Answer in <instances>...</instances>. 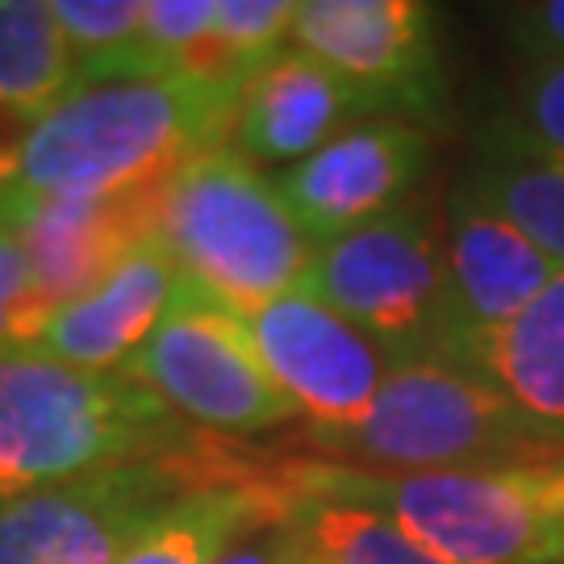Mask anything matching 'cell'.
<instances>
[{
	"label": "cell",
	"mask_w": 564,
	"mask_h": 564,
	"mask_svg": "<svg viewBox=\"0 0 564 564\" xmlns=\"http://www.w3.org/2000/svg\"><path fill=\"white\" fill-rule=\"evenodd\" d=\"M293 477L310 498L393 519L444 564H564V452L452 473L293 460Z\"/></svg>",
	"instance_id": "3957f363"
},
{
	"label": "cell",
	"mask_w": 564,
	"mask_h": 564,
	"mask_svg": "<svg viewBox=\"0 0 564 564\" xmlns=\"http://www.w3.org/2000/svg\"><path fill=\"white\" fill-rule=\"evenodd\" d=\"M284 564H305V561L297 556V552H293V547H289V556H284Z\"/></svg>",
	"instance_id": "83f0119b"
},
{
	"label": "cell",
	"mask_w": 564,
	"mask_h": 564,
	"mask_svg": "<svg viewBox=\"0 0 564 564\" xmlns=\"http://www.w3.org/2000/svg\"><path fill=\"white\" fill-rule=\"evenodd\" d=\"M364 118L368 109L356 88L289 42L242 88L230 147L256 167H293Z\"/></svg>",
	"instance_id": "9a60e30c"
},
{
	"label": "cell",
	"mask_w": 564,
	"mask_h": 564,
	"mask_svg": "<svg viewBox=\"0 0 564 564\" xmlns=\"http://www.w3.org/2000/svg\"><path fill=\"white\" fill-rule=\"evenodd\" d=\"M460 184L564 272V160L531 139L514 113L494 118L477 134Z\"/></svg>",
	"instance_id": "ac0fdd59"
},
{
	"label": "cell",
	"mask_w": 564,
	"mask_h": 564,
	"mask_svg": "<svg viewBox=\"0 0 564 564\" xmlns=\"http://www.w3.org/2000/svg\"><path fill=\"white\" fill-rule=\"evenodd\" d=\"M289 42L351 84L368 118L444 121L447 76L423 0H297Z\"/></svg>",
	"instance_id": "9c48e42d"
},
{
	"label": "cell",
	"mask_w": 564,
	"mask_h": 564,
	"mask_svg": "<svg viewBox=\"0 0 564 564\" xmlns=\"http://www.w3.org/2000/svg\"><path fill=\"white\" fill-rule=\"evenodd\" d=\"M34 121L13 113L0 105V193L13 188L21 176V147H25V134H30Z\"/></svg>",
	"instance_id": "484cf974"
},
{
	"label": "cell",
	"mask_w": 564,
	"mask_h": 564,
	"mask_svg": "<svg viewBox=\"0 0 564 564\" xmlns=\"http://www.w3.org/2000/svg\"><path fill=\"white\" fill-rule=\"evenodd\" d=\"M80 84L51 0H0V105L39 121Z\"/></svg>",
	"instance_id": "d6986e66"
},
{
	"label": "cell",
	"mask_w": 564,
	"mask_h": 564,
	"mask_svg": "<svg viewBox=\"0 0 564 564\" xmlns=\"http://www.w3.org/2000/svg\"><path fill=\"white\" fill-rule=\"evenodd\" d=\"M452 360L481 372L523 419L564 447V272L514 323L460 343Z\"/></svg>",
	"instance_id": "e0dca14e"
},
{
	"label": "cell",
	"mask_w": 564,
	"mask_h": 564,
	"mask_svg": "<svg viewBox=\"0 0 564 564\" xmlns=\"http://www.w3.org/2000/svg\"><path fill=\"white\" fill-rule=\"evenodd\" d=\"M289 556V540H284V531H268L260 540H247L242 547H235L230 556H223L218 564H284Z\"/></svg>",
	"instance_id": "4316f807"
},
{
	"label": "cell",
	"mask_w": 564,
	"mask_h": 564,
	"mask_svg": "<svg viewBox=\"0 0 564 564\" xmlns=\"http://www.w3.org/2000/svg\"><path fill=\"white\" fill-rule=\"evenodd\" d=\"M281 531L305 564H444L377 510L310 494L289 510Z\"/></svg>",
	"instance_id": "ffe728a7"
},
{
	"label": "cell",
	"mask_w": 564,
	"mask_h": 564,
	"mask_svg": "<svg viewBox=\"0 0 564 564\" xmlns=\"http://www.w3.org/2000/svg\"><path fill=\"white\" fill-rule=\"evenodd\" d=\"M302 284L360 326L393 364L447 360L452 351L444 226L423 197L318 242Z\"/></svg>",
	"instance_id": "52a82bcc"
},
{
	"label": "cell",
	"mask_w": 564,
	"mask_h": 564,
	"mask_svg": "<svg viewBox=\"0 0 564 564\" xmlns=\"http://www.w3.org/2000/svg\"><path fill=\"white\" fill-rule=\"evenodd\" d=\"M242 88L193 76L76 84L30 126L18 188L42 197H113L167 184L184 163L230 147Z\"/></svg>",
	"instance_id": "6da1fadb"
},
{
	"label": "cell",
	"mask_w": 564,
	"mask_h": 564,
	"mask_svg": "<svg viewBox=\"0 0 564 564\" xmlns=\"http://www.w3.org/2000/svg\"><path fill=\"white\" fill-rule=\"evenodd\" d=\"M263 456L226 440L34 489L0 510V564H121L172 502L251 473Z\"/></svg>",
	"instance_id": "8992f818"
},
{
	"label": "cell",
	"mask_w": 564,
	"mask_h": 564,
	"mask_svg": "<svg viewBox=\"0 0 564 564\" xmlns=\"http://www.w3.org/2000/svg\"><path fill=\"white\" fill-rule=\"evenodd\" d=\"M263 372L281 389L305 426H351L377 402L398 364L377 343L330 310L310 289H293L276 302L242 314Z\"/></svg>",
	"instance_id": "30bf717a"
},
{
	"label": "cell",
	"mask_w": 564,
	"mask_h": 564,
	"mask_svg": "<svg viewBox=\"0 0 564 564\" xmlns=\"http://www.w3.org/2000/svg\"><path fill=\"white\" fill-rule=\"evenodd\" d=\"M502 30L510 39V51L523 59V67L564 63V0L506 4Z\"/></svg>",
	"instance_id": "cb8c5ba5"
},
{
	"label": "cell",
	"mask_w": 564,
	"mask_h": 564,
	"mask_svg": "<svg viewBox=\"0 0 564 564\" xmlns=\"http://www.w3.org/2000/svg\"><path fill=\"white\" fill-rule=\"evenodd\" d=\"M126 372L0 351V510L34 489L209 444Z\"/></svg>",
	"instance_id": "7a4b0ae2"
},
{
	"label": "cell",
	"mask_w": 564,
	"mask_h": 564,
	"mask_svg": "<svg viewBox=\"0 0 564 564\" xmlns=\"http://www.w3.org/2000/svg\"><path fill=\"white\" fill-rule=\"evenodd\" d=\"M126 377L147 384L184 423L218 440L260 435L297 414L263 372L247 323L188 281L139 356L126 364Z\"/></svg>",
	"instance_id": "ba28073f"
},
{
	"label": "cell",
	"mask_w": 564,
	"mask_h": 564,
	"mask_svg": "<svg viewBox=\"0 0 564 564\" xmlns=\"http://www.w3.org/2000/svg\"><path fill=\"white\" fill-rule=\"evenodd\" d=\"M426 160L431 139L423 126L364 118L302 163L281 167L272 181L305 235L314 242H330L410 202Z\"/></svg>",
	"instance_id": "8fae6325"
},
{
	"label": "cell",
	"mask_w": 564,
	"mask_h": 564,
	"mask_svg": "<svg viewBox=\"0 0 564 564\" xmlns=\"http://www.w3.org/2000/svg\"><path fill=\"white\" fill-rule=\"evenodd\" d=\"M55 305L46 302L39 272L21 239L0 223V351H21L42 335Z\"/></svg>",
	"instance_id": "603a6c76"
},
{
	"label": "cell",
	"mask_w": 564,
	"mask_h": 564,
	"mask_svg": "<svg viewBox=\"0 0 564 564\" xmlns=\"http://www.w3.org/2000/svg\"><path fill=\"white\" fill-rule=\"evenodd\" d=\"M302 502L293 460H260L251 473L193 489L172 502L121 564H218L260 540Z\"/></svg>",
	"instance_id": "2e32d148"
},
{
	"label": "cell",
	"mask_w": 564,
	"mask_h": 564,
	"mask_svg": "<svg viewBox=\"0 0 564 564\" xmlns=\"http://www.w3.org/2000/svg\"><path fill=\"white\" fill-rule=\"evenodd\" d=\"M297 0H218L209 34V80L247 84L276 51L289 46Z\"/></svg>",
	"instance_id": "44dd1931"
},
{
	"label": "cell",
	"mask_w": 564,
	"mask_h": 564,
	"mask_svg": "<svg viewBox=\"0 0 564 564\" xmlns=\"http://www.w3.org/2000/svg\"><path fill=\"white\" fill-rule=\"evenodd\" d=\"M444 256L452 284V351L477 335L514 323L561 276L535 242L477 202L460 181L447 193Z\"/></svg>",
	"instance_id": "4fadbf2b"
},
{
	"label": "cell",
	"mask_w": 564,
	"mask_h": 564,
	"mask_svg": "<svg viewBox=\"0 0 564 564\" xmlns=\"http://www.w3.org/2000/svg\"><path fill=\"white\" fill-rule=\"evenodd\" d=\"M163 184L113 197H42L25 188L0 193V223L30 251L46 302L67 305L155 239Z\"/></svg>",
	"instance_id": "7c38bea8"
},
{
	"label": "cell",
	"mask_w": 564,
	"mask_h": 564,
	"mask_svg": "<svg viewBox=\"0 0 564 564\" xmlns=\"http://www.w3.org/2000/svg\"><path fill=\"white\" fill-rule=\"evenodd\" d=\"M181 284V268L167 260L160 242H142L93 293L59 305L30 351L88 372H126V364L172 310Z\"/></svg>",
	"instance_id": "5bb4252c"
},
{
	"label": "cell",
	"mask_w": 564,
	"mask_h": 564,
	"mask_svg": "<svg viewBox=\"0 0 564 564\" xmlns=\"http://www.w3.org/2000/svg\"><path fill=\"white\" fill-rule=\"evenodd\" d=\"M142 9L147 0H51V13L80 63V84L134 42Z\"/></svg>",
	"instance_id": "7402d4cb"
},
{
	"label": "cell",
	"mask_w": 564,
	"mask_h": 564,
	"mask_svg": "<svg viewBox=\"0 0 564 564\" xmlns=\"http://www.w3.org/2000/svg\"><path fill=\"white\" fill-rule=\"evenodd\" d=\"M155 242L184 281L239 318L302 289L318 251L276 181L235 147L205 151L163 184Z\"/></svg>",
	"instance_id": "277c9868"
},
{
	"label": "cell",
	"mask_w": 564,
	"mask_h": 564,
	"mask_svg": "<svg viewBox=\"0 0 564 564\" xmlns=\"http://www.w3.org/2000/svg\"><path fill=\"white\" fill-rule=\"evenodd\" d=\"M514 118L523 121L531 139H540L552 155L564 160V63L523 67Z\"/></svg>",
	"instance_id": "d4e9b609"
},
{
	"label": "cell",
	"mask_w": 564,
	"mask_h": 564,
	"mask_svg": "<svg viewBox=\"0 0 564 564\" xmlns=\"http://www.w3.org/2000/svg\"><path fill=\"white\" fill-rule=\"evenodd\" d=\"M302 444L368 473L494 468L564 452L481 372L456 360L398 364L364 419L335 431L305 426Z\"/></svg>",
	"instance_id": "5b68a950"
}]
</instances>
